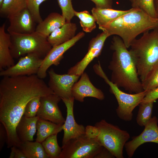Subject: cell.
Here are the masks:
<instances>
[{
	"mask_svg": "<svg viewBox=\"0 0 158 158\" xmlns=\"http://www.w3.org/2000/svg\"><path fill=\"white\" fill-rule=\"evenodd\" d=\"M53 93L37 74L3 77L0 82V121L6 131L8 148L18 147L21 143L16 128L28 102L36 97Z\"/></svg>",
	"mask_w": 158,
	"mask_h": 158,
	"instance_id": "cell-1",
	"label": "cell"
},
{
	"mask_svg": "<svg viewBox=\"0 0 158 158\" xmlns=\"http://www.w3.org/2000/svg\"><path fill=\"white\" fill-rule=\"evenodd\" d=\"M110 49L114 51L108 67L111 72V81L130 93L144 91L132 56L119 37H113Z\"/></svg>",
	"mask_w": 158,
	"mask_h": 158,
	"instance_id": "cell-2",
	"label": "cell"
},
{
	"mask_svg": "<svg viewBox=\"0 0 158 158\" xmlns=\"http://www.w3.org/2000/svg\"><path fill=\"white\" fill-rule=\"evenodd\" d=\"M157 28L158 18H152L136 8L105 25L99 26L110 36L119 37L128 49L138 35Z\"/></svg>",
	"mask_w": 158,
	"mask_h": 158,
	"instance_id": "cell-3",
	"label": "cell"
},
{
	"mask_svg": "<svg viewBox=\"0 0 158 158\" xmlns=\"http://www.w3.org/2000/svg\"><path fill=\"white\" fill-rule=\"evenodd\" d=\"M130 47L129 51L142 82L158 62V28L144 33L140 38L133 40Z\"/></svg>",
	"mask_w": 158,
	"mask_h": 158,
	"instance_id": "cell-4",
	"label": "cell"
},
{
	"mask_svg": "<svg viewBox=\"0 0 158 158\" xmlns=\"http://www.w3.org/2000/svg\"><path fill=\"white\" fill-rule=\"evenodd\" d=\"M9 34L10 51L14 59L31 53L44 59L52 47L47 38L35 31L29 34Z\"/></svg>",
	"mask_w": 158,
	"mask_h": 158,
	"instance_id": "cell-5",
	"label": "cell"
},
{
	"mask_svg": "<svg viewBox=\"0 0 158 158\" xmlns=\"http://www.w3.org/2000/svg\"><path fill=\"white\" fill-rule=\"evenodd\" d=\"M95 126L99 129L97 138L99 143L117 158H123V150L130 138L129 133L118 126L108 123L104 119L97 122Z\"/></svg>",
	"mask_w": 158,
	"mask_h": 158,
	"instance_id": "cell-6",
	"label": "cell"
},
{
	"mask_svg": "<svg viewBox=\"0 0 158 158\" xmlns=\"http://www.w3.org/2000/svg\"><path fill=\"white\" fill-rule=\"evenodd\" d=\"M59 158H95L103 147L97 139L85 134L71 139L62 146Z\"/></svg>",
	"mask_w": 158,
	"mask_h": 158,
	"instance_id": "cell-7",
	"label": "cell"
},
{
	"mask_svg": "<svg viewBox=\"0 0 158 158\" xmlns=\"http://www.w3.org/2000/svg\"><path fill=\"white\" fill-rule=\"evenodd\" d=\"M43 59L31 53L21 57L14 65L0 71L1 76H16L37 74Z\"/></svg>",
	"mask_w": 158,
	"mask_h": 158,
	"instance_id": "cell-8",
	"label": "cell"
},
{
	"mask_svg": "<svg viewBox=\"0 0 158 158\" xmlns=\"http://www.w3.org/2000/svg\"><path fill=\"white\" fill-rule=\"evenodd\" d=\"M85 35L83 32H80L68 41L52 47L43 59L42 65L37 74L38 76L42 79L46 78L47 71L49 68L52 65H58L63 58L65 52L83 38Z\"/></svg>",
	"mask_w": 158,
	"mask_h": 158,
	"instance_id": "cell-9",
	"label": "cell"
},
{
	"mask_svg": "<svg viewBox=\"0 0 158 158\" xmlns=\"http://www.w3.org/2000/svg\"><path fill=\"white\" fill-rule=\"evenodd\" d=\"M110 36L107 33L103 32L92 39L89 42L88 51L86 55L80 61L68 70L67 73L80 76L91 61L100 55L105 42Z\"/></svg>",
	"mask_w": 158,
	"mask_h": 158,
	"instance_id": "cell-10",
	"label": "cell"
},
{
	"mask_svg": "<svg viewBox=\"0 0 158 158\" xmlns=\"http://www.w3.org/2000/svg\"><path fill=\"white\" fill-rule=\"evenodd\" d=\"M49 80L48 86L54 93L61 99H68L73 97L72 87L79 78L78 75L74 74H59L53 68L48 71Z\"/></svg>",
	"mask_w": 158,
	"mask_h": 158,
	"instance_id": "cell-11",
	"label": "cell"
},
{
	"mask_svg": "<svg viewBox=\"0 0 158 158\" xmlns=\"http://www.w3.org/2000/svg\"><path fill=\"white\" fill-rule=\"evenodd\" d=\"M61 98L54 93L40 97V104L37 116L39 118L58 124L65 119L58 106Z\"/></svg>",
	"mask_w": 158,
	"mask_h": 158,
	"instance_id": "cell-12",
	"label": "cell"
},
{
	"mask_svg": "<svg viewBox=\"0 0 158 158\" xmlns=\"http://www.w3.org/2000/svg\"><path fill=\"white\" fill-rule=\"evenodd\" d=\"M158 120L157 117L152 118L139 135L132 137V140L125 144L124 147L128 158L132 157L137 149L147 142L158 144Z\"/></svg>",
	"mask_w": 158,
	"mask_h": 158,
	"instance_id": "cell-13",
	"label": "cell"
},
{
	"mask_svg": "<svg viewBox=\"0 0 158 158\" xmlns=\"http://www.w3.org/2000/svg\"><path fill=\"white\" fill-rule=\"evenodd\" d=\"M61 100L66 106L67 112L66 118L63 124V146L69 140L84 135L85 127L82 125L77 123L75 120L73 114L74 97Z\"/></svg>",
	"mask_w": 158,
	"mask_h": 158,
	"instance_id": "cell-14",
	"label": "cell"
},
{
	"mask_svg": "<svg viewBox=\"0 0 158 158\" xmlns=\"http://www.w3.org/2000/svg\"><path fill=\"white\" fill-rule=\"evenodd\" d=\"M147 92V91L144 90L134 94H128L123 92L116 98L118 104L116 111L118 117L126 121H131L133 118V111L140 104Z\"/></svg>",
	"mask_w": 158,
	"mask_h": 158,
	"instance_id": "cell-15",
	"label": "cell"
},
{
	"mask_svg": "<svg viewBox=\"0 0 158 158\" xmlns=\"http://www.w3.org/2000/svg\"><path fill=\"white\" fill-rule=\"evenodd\" d=\"M72 94L75 99L80 102H83L87 97H94L100 100L105 98L102 91L93 85L88 75L84 72L81 75L79 81L73 85Z\"/></svg>",
	"mask_w": 158,
	"mask_h": 158,
	"instance_id": "cell-16",
	"label": "cell"
},
{
	"mask_svg": "<svg viewBox=\"0 0 158 158\" xmlns=\"http://www.w3.org/2000/svg\"><path fill=\"white\" fill-rule=\"evenodd\" d=\"M8 19L10 24L7 31L9 34H29L35 31L36 23L27 8Z\"/></svg>",
	"mask_w": 158,
	"mask_h": 158,
	"instance_id": "cell-17",
	"label": "cell"
},
{
	"mask_svg": "<svg viewBox=\"0 0 158 158\" xmlns=\"http://www.w3.org/2000/svg\"><path fill=\"white\" fill-rule=\"evenodd\" d=\"M5 24L0 27V70L14 65V58L10 51V35L6 32Z\"/></svg>",
	"mask_w": 158,
	"mask_h": 158,
	"instance_id": "cell-18",
	"label": "cell"
},
{
	"mask_svg": "<svg viewBox=\"0 0 158 158\" xmlns=\"http://www.w3.org/2000/svg\"><path fill=\"white\" fill-rule=\"evenodd\" d=\"M77 29L75 23L66 22L53 32L47 37V40L52 47L61 44L73 38Z\"/></svg>",
	"mask_w": 158,
	"mask_h": 158,
	"instance_id": "cell-19",
	"label": "cell"
},
{
	"mask_svg": "<svg viewBox=\"0 0 158 158\" xmlns=\"http://www.w3.org/2000/svg\"><path fill=\"white\" fill-rule=\"evenodd\" d=\"M66 22L64 17L56 12L50 13L42 21L38 24L35 31L47 38L53 32Z\"/></svg>",
	"mask_w": 158,
	"mask_h": 158,
	"instance_id": "cell-20",
	"label": "cell"
},
{
	"mask_svg": "<svg viewBox=\"0 0 158 158\" xmlns=\"http://www.w3.org/2000/svg\"><path fill=\"white\" fill-rule=\"evenodd\" d=\"M39 118L37 116L32 118L23 116L16 128V134L21 142L34 140L37 130V122Z\"/></svg>",
	"mask_w": 158,
	"mask_h": 158,
	"instance_id": "cell-21",
	"label": "cell"
},
{
	"mask_svg": "<svg viewBox=\"0 0 158 158\" xmlns=\"http://www.w3.org/2000/svg\"><path fill=\"white\" fill-rule=\"evenodd\" d=\"M134 8L127 10L102 8L93 7L91 10L92 14L94 17L99 26L106 25L122 16L132 11Z\"/></svg>",
	"mask_w": 158,
	"mask_h": 158,
	"instance_id": "cell-22",
	"label": "cell"
},
{
	"mask_svg": "<svg viewBox=\"0 0 158 158\" xmlns=\"http://www.w3.org/2000/svg\"><path fill=\"white\" fill-rule=\"evenodd\" d=\"M63 124H56L39 118L36 124L37 133L35 141L42 143L49 136L58 134L63 130Z\"/></svg>",
	"mask_w": 158,
	"mask_h": 158,
	"instance_id": "cell-23",
	"label": "cell"
},
{
	"mask_svg": "<svg viewBox=\"0 0 158 158\" xmlns=\"http://www.w3.org/2000/svg\"><path fill=\"white\" fill-rule=\"evenodd\" d=\"M26 8V0H3L0 5V16L8 19Z\"/></svg>",
	"mask_w": 158,
	"mask_h": 158,
	"instance_id": "cell-24",
	"label": "cell"
},
{
	"mask_svg": "<svg viewBox=\"0 0 158 158\" xmlns=\"http://www.w3.org/2000/svg\"><path fill=\"white\" fill-rule=\"evenodd\" d=\"M26 158H49L41 143L35 141L21 142L18 147Z\"/></svg>",
	"mask_w": 158,
	"mask_h": 158,
	"instance_id": "cell-25",
	"label": "cell"
},
{
	"mask_svg": "<svg viewBox=\"0 0 158 158\" xmlns=\"http://www.w3.org/2000/svg\"><path fill=\"white\" fill-rule=\"evenodd\" d=\"M57 135H51L41 143L49 158H59L62 151V147L59 145Z\"/></svg>",
	"mask_w": 158,
	"mask_h": 158,
	"instance_id": "cell-26",
	"label": "cell"
},
{
	"mask_svg": "<svg viewBox=\"0 0 158 158\" xmlns=\"http://www.w3.org/2000/svg\"><path fill=\"white\" fill-rule=\"evenodd\" d=\"M74 14L80 19V26L84 32H91L96 28L95 19L88 11L85 10L78 12L75 10Z\"/></svg>",
	"mask_w": 158,
	"mask_h": 158,
	"instance_id": "cell-27",
	"label": "cell"
},
{
	"mask_svg": "<svg viewBox=\"0 0 158 158\" xmlns=\"http://www.w3.org/2000/svg\"><path fill=\"white\" fill-rule=\"evenodd\" d=\"M154 102L140 104L136 118L138 124L141 127L145 126L151 118Z\"/></svg>",
	"mask_w": 158,
	"mask_h": 158,
	"instance_id": "cell-28",
	"label": "cell"
},
{
	"mask_svg": "<svg viewBox=\"0 0 158 158\" xmlns=\"http://www.w3.org/2000/svg\"><path fill=\"white\" fill-rule=\"evenodd\" d=\"M142 83L143 89L145 91L158 86V62L150 70Z\"/></svg>",
	"mask_w": 158,
	"mask_h": 158,
	"instance_id": "cell-29",
	"label": "cell"
},
{
	"mask_svg": "<svg viewBox=\"0 0 158 158\" xmlns=\"http://www.w3.org/2000/svg\"><path fill=\"white\" fill-rule=\"evenodd\" d=\"M131 5L132 8L140 9L152 18H158L155 8L154 0H134Z\"/></svg>",
	"mask_w": 158,
	"mask_h": 158,
	"instance_id": "cell-30",
	"label": "cell"
},
{
	"mask_svg": "<svg viewBox=\"0 0 158 158\" xmlns=\"http://www.w3.org/2000/svg\"><path fill=\"white\" fill-rule=\"evenodd\" d=\"M47 0H26V8L37 23L38 24L43 20L40 12V5L42 3Z\"/></svg>",
	"mask_w": 158,
	"mask_h": 158,
	"instance_id": "cell-31",
	"label": "cell"
},
{
	"mask_svg": "<svg viewBox=\"0 0 158 158\" xmlns=\"http://www.w3.org/2000/svg\"><path fill=\"white\" fill-rule=\"evenodd\" d=\"M61 8L62 15L65 18L66 22H71L74 16V9L71 0H57Z\"/></svg>",
	"mask_w": 158,
	"mask_h": 158,
	"instance_id": "cell-32",
	"label": "cell"
},
{
	"mask_svg": "<svg viewBox=\"0 0 158 158\" xmlns=\"http://www.w3.org/2000/svg\"><path fill=\"white\" fill-rule=\"evenodd\" d=\"M40 97H36L30 100L26 105L23 115L27 118L37 116L40 104Z\"/></svg>",
	"mask_w": 158,
	"mask_h": 158,
	"instance_id": "cell-33",
	"label": "cell"
},
{
	"mask_svg": "<svg viewBox=\"0 0 158 158\" xmlns=\"http://www.w3.org/2000/svg\"><path fill=\"white\" fill-rule=\"evenodd\" d=\"M158 99V86L147 92L140 104H143L151 102H154Z\"/></svg>",
	"mask_w": 158,
	"mask_h": 158,
	"instance_id": "cell-34",
	"label": "cell"
},
{
	"mask_svg": "<svg viewBox=\"0 0 158 158\" xmlns=\"http://www.w3.org/2000/svg\"><path fill=\"white\" fill-rule=\"evenodd\" d=\"M99 130L96 126L87 125L85 127V135L91 139H97L99 134Z\"/></svg>",
	"mask_w": 158,
	"mask_h": 158,
	"instance_id": "cell-35",
	"label": "cell"
},
{
	"mask_svg": "<svg viewBox=\"0 0 158 158\" xmlns=\"http://www.w3.org/2000/svg\"><path fill=\"white\" fill-rule=\"evenodd\" d=\"M95 4V7L102 8H112L113 0H90Z\"/></svg>",
	"mask_w": 158,
	"mask_h": 158,
	"instance_id": "cell-36",
	"label": "cell"
},
{
	"mask_svg": "<svg viewBox=\"0 0 158 158\" xmlns=\"http://www.w3.org/2000/svg\"><path fill=\"white\" fill-rule=\"evenodd\" d=\"M11 148V152L9 158H26L23 153L18 148L13 146Z\"/></svg>",
	"mask_w": 158,
	"mask_h": 158,
	"instance_id": "cell-37",
	"label": "cell"
},
{
	"mask_svg": "<svg viewBox=\"0 0 158 158\" xmlns=\"http://www.w3.org/2000/svg\"><path fill=\"white\" fill-rule=\"evenodd\" d=\"M7 135L6 129L2 123L0 124V151H1L7 140Z\"/></svg>",
	"mask_w": 158,
	"mask_h": 158,
	"instance_id": "cell-38",
	"label": "cell"
},
{
	"mask_svg": "<svg viewBox=\"0 0 158 158\" xmlns=\"http://www.w3.org/2000/svg\"><path fill=\"white\" fill-rule=\"evenodd\" d=\"M115 157L107 148L103 147L101 151L96 155L95 158H112Z\"/></svg>",
	"mask_w": 158,
	"mask_h": 158,
	"instance_id": "cell-39",
	"label": "cell"
},
{
	"mask_svg": "<svg viewBox=\"0 0 158 158\" xmlns=\"http://www.w3.org/2000/svg\"><path fill=\"white\" fill-rule=\"evenodd\" d=\"M154 4L156 12L158 16V0H154Z\"/></svg>",
	"mask_w": 158,
	"mask_h": 158,
	"instance_id": "cell-40",
	"label": "cell"
},
{
	"mask_svg": "<svg viewBox=\"0 0 158 158\" xmlns=\"http://www.w3.org/2000/svg\"><path fill=\"white\" fill-rule=\"evenodd\" d=\"M131 3V5L134 3V0H129Z\"/></svg>",
	"mask_w": 158,
	"mask_h": 158,
	"instance_id": "cell-41",
	"label": "cell"
},
{
	"mask_svg": "<svg viewBox=\"0 0 158 158\" xmlns=\"http://www.w3.org/2000/svg\"><path fill=\"white\" fill-rule=\"evenodd\" d=\"M3 0H0V5L1 4Z\"/></svg>",
	"mask_w": 158,
	"mask_h": 158,
	"instance_id": "cell-42",
	"label": "cell"
}]
</instances>
